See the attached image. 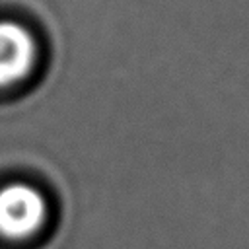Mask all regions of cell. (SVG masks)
Segmentation results:
<instances>
[{
  "label": "cell",
  "mask_w": 249,
  "mask_h": 249,
  "mask_svg": "<svg viewBox=\"0 0 249 249\" xmlns=\"http://www.w3.org/2000/svg\"><path fill=\"white\" fill-rule=\"evenodd\" d=\"M47 202L43 195L27 183H10L0 189V235L6 239H25L45 222Z\"/></svg>",
  "instance_id": "1"
},
{
  "label": "cell",
  "mask_w": 249,
  "mask_h": 249,
  "mask_svg": "<svg viewBox=\"0 0 249 249\" xmlns=\"http://www.w3.org/2000/svg\"><path fill=\"white\" fill-rule=\"evenodd\" d=\"M35 60V37L21 23L0 19V88H10L25 80Z\"/></svg>",
  "instance_id": "2"
}]
</instances>
